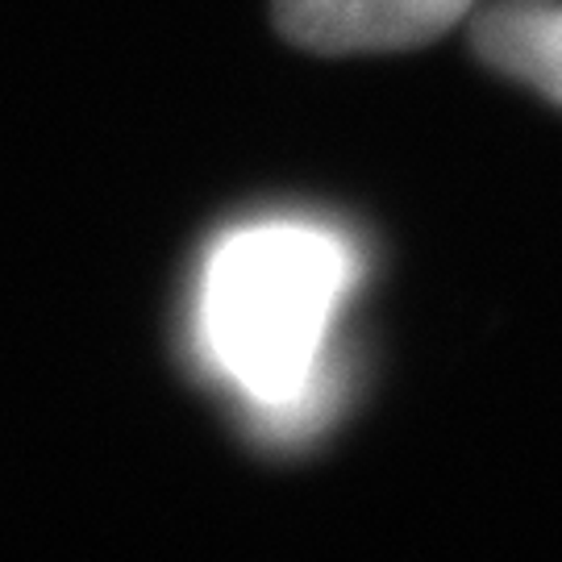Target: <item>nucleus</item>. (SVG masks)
I'll list each match as a JSON object with an SVG mask.
<instances>
[{
  "mask_svg": "<svg viewBox=\"0 0 562 562\" xmlns=\"http://www.w3.org/2000/svg\"><path fill=\"white\" fill-rule=\"evenodd\" d=\"M367 255L322 217L271 213L222 229L204 250L188 338L259 438H313L341 401L338 325Z\"/></svg>",
  "mask_w": 562,
  "mask_h": 562,
  "instance_id": "nucleus-1",
  "label": "nucleus"
},
{
  "mask_svg": "<svg viewBox=\"0 0 562 562\" xmlns=\"http://www.w3.org/2000/svg\"><path fill=\"white\" fill-rule=\"evenodd\" d=\"M475 0H276L288 38L322 55L404 50L446 34Z\"/></svg>",
  "mask_w": 562,
  "mask_h": 562,
  "instance_id": "nucleus-2",
  "label": "nucleus"
},
{
  "mask_svg": "<svg viewBox=\"0 0 562 562\" xmlns=\"http://www.w3.org/2000/svg\"><path fill=\"white\" fill-rule=\"evenodd\" d=\"M475 50L496 71L562 104V4L517 0L475 21Z\"/></svg>",
  "mask_w": 562,
  "mask_h": 562,
  "instance_id": "nucleus-3",
  "label": "nucleus"
}]
</instances>
